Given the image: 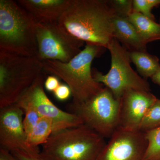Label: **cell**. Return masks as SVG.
<instances>
[{
  "label": "cell",
  "instance_id": "cell-1",
  "mask_svg": "<svg viewBox=\"0 0 160 160\" xmlns=\"http://www.w3.org/2000/svg\"><path fill=\"white\" fill-rule=\"evenodd\" d=\"M115 15L108 0H72L59 24L86 44L107 49L113 37Z\"/></svg>",
  "mask_w": 160,
  "mask_h": 160
},
{
  "label": "cell",
  "instance_id": "cell-2",
  "mask_svg": "<svg viewBox=\"0 0 160 160\" xmlns=\"http://www.w3.org/2000/svg\"><path fill=\"white\" fill-rule=\"evenodd\" d=\"M105 49L86 44L84 49L68 62L51 60L42 61L43 71L62 80L71 89L72 102H82L104 88L103 85L93 78L91 66L93 60L102 54Z\"/></svg>",
  "mask_w": 160,
  "mask_h": 160
},
{
  "label": "cell",
  "instance_id": "cell-3",
  "mask_svg": "<svg viewBox=\"0 0 160 160\" xmlns=\"http://www.w3.org/2000/svg\"><path fill=\"white\" fill-rule=\"evenodd\" d=\"M37 21L17 1H0V50L37 56Z\"/></svg>",
  "mask_w": 160,
  "mask_h": 160
},
{
  "label": "cell",
  "instance_id": "cell-4",
  "mask_svg": "<svg viewBox=\"0 0 160 160\" xmlns=\"http://www.w3.org/2000/svg\"><path fill=\"white\" fill-rule=\"evenodd\" d=\"M105 138L85 124L52 133L42 152L56 160H97Z\"/></svg>",
  "mask_w": 160,
  "mask_h": 160
},
{
  "label": "cell",
  "instance_id": "cell-5",
  "mask_svg": "<svg viewBox=\"0 0 160 160\" xmlns=\"http://www.w3.org/2000/svg\"><path fill=\"white\" fill-rule=\"evenodd\" d=\"M42 72L37 57L0 50V109L15 104Z\"/></svg>",
  "mask_w": 160,
  "mask_h": 160
},
{
  "label": "cell",
  "instance_id": "cell-6",
  "mask_svg": "<svg viewBox=\"0 0 160 160\" xmlns=\"http://www.w3.org/2000/svg\"><path fill=\"white\" fill-rule=\"evenodd\" d=\"M66 109L105 138H109L119 127L120 101L105 86L97 94L84 102H72L66 106Z\"/></svg>",
  "mask_w": 160,
  "mask_h": 160
},
{
  "label": "cell",
  "instance_id": "cell-7",
  "mask_svg": "<svg viewBox=\"0 0 160 160\" xmlns=\"http://www.w3.org/2000/svg\"><path fill=\"white\" fill-rule=\"evenodd\" d=\"M107 49L111 55V67L106 74L92 69L96 82L108 88L119 101L125 92L130 89L150 92L147 80L132 67L129 51L115 38L112 40Z\"/></svg>",
  "mask_w": 160,
  "mask_h": 160
},
{
  "label": "cell",
  "instance_id": "cell-8",
  "mask_svg": "<svg viewBox=\"0 0 160 160\" xmlns=\"http://www.w3.org/2000/svg\"><path fill=\"white\" fill-rule=\"evenodd\" d=\"M38 58L68 62L82 49L85 42L69 34L58 22H37Z\"/></svg>",
  "mask_w": 160,
  "mask_h": 160
},
{
  "label": "cell",
  "instance_id": "cell-9",
  "mask_svg": "<svg viewBox=\"0 0 160 160\" xmlns=\"http://www.w3.org/2000/svg\"><path fill=\"white\" fill-rule=\"evenodd\" d=\"M43 73L41 72L16 103L28 104L36 110L41 117L50 118L53 123L52 133L83 124L82 120L76 115L63 111L50 101L44 90L46 79Z\"/></svg>",
  "mask_w": 160,
  "mask_h": 160
},
{
  "label": "cell",
  "instance_id": "cell-10",
  "mask_svg": "<svg viewBox=\"0 0 160 160\" xmlns=\"http://www.w3.org/2000/svg\"><path fill=\"white\" fill-rule=\"evenodd\" d=\"M97 160H144L147 147L146 133L119 127Z\"/></svg>",
  "mask_w": 160,
  "mask_h": 160
},
{
  "label": "cell",
  "instance_id": "cell-11",
  "mask_svg": "<svg viewBox=\"0 0 160 160\" xmlns=\"http://www.w3.org/2000/svg\"><path fill=\"white\" fill-rule=\"evenodd\" d=\"M22 109L16 104L0 109V147L12 152L38 153L40 150L30 148L24 126Z\"/></svg>",
  "mask_w": 160,
  "mask_h": 160
},
{
  "label": "cell",
  "instance_id": "cell-12",
  "mask_svg": "<svg viewBox=\"0 0 160 160\" xmlns=\"http://www.w3.org/2000/svg\"><path fill=\"white\" fill-rule=\"evenodd\" d=\"M157 99L150 92L134 89L125 92L120 101L119 127L139 130L146 111Z\"/></svg>",
  "mask_w": 160,
  "mask_h": 160
},
{
  "label": "cell",
  "instance_id": "cell-13",
  "mask_svg": "<svg viewBox=\"0 0 160 160\" xmlns=\"http://www.w3.org/2000/svg\"><path fill=\"white\" fill-rule=\"evenodd\" d=\"M17 2L37 22H58L72 0H19Z\"/></svg>",
  "mask_w": 160,
  "mask_h": 160
},
{
  "label": "cell",
  "instance_id": "cell-14",
  "mask_svg": "<svg viewBox=\"0 0 160 160\" xmlns=\"http://www.w3.org/2000/svg\"><path fill=\"white\" fill-rule=\"evenodd\" d=\"M113 37L129 52L146 50L147 44L141 37L129 18L115 17Z\"/></svg>",
  "mask_w": 160,
  "mask_h": 160
},
{
  "label": "cell",
  "instance_id": "cell-15",
  "mask_svg": "<svg viewBox=\"0 0 160 160\" xmlns=\"http://www.w3.org/2000/svg\"><path fill=\"white\" fill-rule=\"evenodd\" d=\"M129 55L139 74L145 79L151 78L160 69L158 58L146 50L129 52Z\"/></svg>",
  "mask_w": 160,
  "mask_h": 160
},
{
  "label": "cell",
  "instance_id": "cell-16",
  "mask_svg": "<svg viewBox=\"0 0 160 160\" xmlns=\"http://www.w3.org/2000/svg\"><path fill=\"white\" fill-rule=\"evenodd\" d=\"M129 19L146 44L160 40V23L135 12H132Z\"/></svg>",
  "mask_w": 160,
  "mask_h": 160
},
{
  "label": "cell",
  "instance_id": "cell-17",
  "mask_svg": "<svg viewBox=\"0 0 160 160\" xmlns=\"http://www.w3.org/2000/svg\"><path fill=\"white\" fill-rule=\"evenodd\" d=\"M53 132V123L50 118H40L32 131L27 135V143L32 149L40 150L39 146L47 142Z\"/></svg>",
  "mask_w": 160,
  "mask_h": 160
},
{
  "label": "cell",
  "instance_id": "cell-18",
  "mask_svg": "<svg viewBox=\"0 0 160 160\" xmlns=\"http://www.w3.org/2000/svg\"><path fill=\"white\" fill-rule=\"evenodd\" d=\"M160 127V99H157L147 110L139 128L143 132Z\"/></svg>",
  "mask_w": 160,
  "mask_h": 160
},
{
  "label": "cell",
  "instance_id": "cell-19",
  "mask_svg": "<svg viewBox=\"0 0 160 160\" xmlns=\"http://www.w3.org/2000/svg\"><path fill=\"white\" fill-rule=\"evenodd\" d=\"M145 133L148 144L144 160H160V127Z\"/></svg>",
  "mask_w": 160,
  "mask_h": 160
},
{
  "label": "cell",
  "instance_id": "cell-20",
  "mask_svg": "<svg viewBox=\"0 0 160 160\" xmlns=\"http://www.w3.org/2000/svg\"><path fill=\"white\" fill-rule=\"evenodd\" d=\"M16 104L22 109L25 113L23 123L24 129L27 137V135L30 133L37 124L41 118V116L34 108L28 104L24 103Z\"/></svg>",
  "mask_w": 160,
  "mask_h": 160
},
{
  "label": "cell",
  "instance_id": "cell-21",
  "mask_svg": "<svg viewBox=\"0 0 160 160\" xmlns=\"http://www.w3.org/2000/svg\"><path fill=\"white\" fill-rule=\"evenodd\" d=\"M160 5V0H132V12L141 13L146 17L155 21L152 10Z\"/></svg>",
  "mask_w": 160,
  "mask_h": 160
},
{
  "label": "cell",
  "instance_id": "cell-22",
  "mask_svg": "<svg viewBox=\"0 0 160 160\" xmlns=\"http://www.w3.org/2000/svg\"><path fill=\"white\" fill-rule=\"evenodd\" d=\"M115 16L129 18L133 12L132 0H108Z\"/></svg>",
  "mask_w": 160,
  "mask_h": 160
},
{
  "label": "cell",
  "instance_id": "cell-23",
  "mask_svg": "<svg viewBox=\"0 0 160 160\" xmlns=\"http://www.w3.org/2000/svg\"><path fill=\"white\" fill-rule=\"evenodd\" d=\"M11 152L20 160H56L42 151L34 153H29L19 151Z\"/></svg>",
  "mask_w": 160,
  "mask_h": 160
},
{
  "label": "cell",
  "instance_id": "cell-24",
  "mask_svg": "<svg viewBox=\"0 0 160 160\" xmlns=\"http://www.w3.org/2000/svg\"><path fill=\"white\" fill-rule=\"evenodd\" d=\"M55 97L60 101H66L72 95L71 89L66 84H61L53 92Z\"/></svg>",
  "mask_w": 160,
  "mask_h": 160
},
{
  "label": "cell",
  "instance_id": "cell-25",
  "mask_svg": "<svg viewBox=\"0 0 160 160\" xmlns=\"http://www.w3.org/2000/svg\"><path fill=\"white\" fill-rule=\"evenodd\" d=\"M61 84L58 78L56 76L49 75L45 80L44 87L47 91L54 92Z\"/></svg>",
  "mask_w": 160,
  "mask_h": 160
},
{
  "label": "cell",
  "instance_id": "cell-26",
  "mask_svg": "<svg viewBox=\"0 0 160 160\" xmlns=\"http://www.w3.org/2000/svg\"><path fill=\"white\" fill-rule=\"evenodd\" d=\"M0 160H20L11 152L0 147Z\"/></svg>",
  "mask_w": 160,
  "mask_h": 160
},
{
  "label": "cell",
  "instance_id": "cell-27",
  "mask_svg": "<svg viewBox=\"0 0 160 160\" xmlns=\"http://www.w3.org/2000/svg\"><path fill=\"white\" fill-rule=\"evenodd\" d=\"M152 82L160 86V69L151 78Z\"/></svg>",
  "mask_w": 160,
  "mask_h": 160
},
{
  "label": "cell",
  "instance_id": "cell-28",
  "mask_svg": "<svg viewBox=\"0 0 160 160\" xmlns=\"http://www.w3.org/2000/svg\"></svg>",
  "mask_w": 160,
  "mask_h": 160
}]
</instances>
